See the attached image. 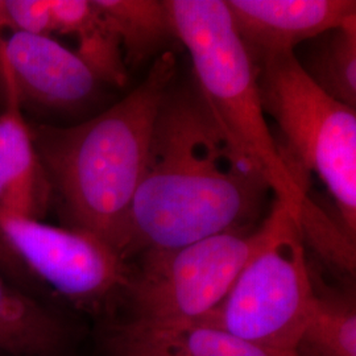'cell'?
Returning a JSON list of instances; mask_svg holds the SVG:
<instances>
[{"label": "cell", "instance_id": "9c48e42d", "mask_svg": "<svg viewBox=\"0 0 356 356\" xmlns=\"http://www.w3.org/2000/svg\"><path fill=\"white\" fill-rule=\"evenodd\" d=\"M231 22L257 65L294 51L356 16L351 0H227Z\"/></svg>", "mask_w": 356, "mask_h": 356}, {"label": "cell", "instance_id": "9a60e30c", "mask_svg": "<svg viewBox=\"0 0 356 356\" xmlns=\"http://www.w3.org/2000/svg\"><path fill=\"white\" fill-rule=\"evenodd\" d=\"M297 356H356L354 305L316 296Z\"/></svg>", "mask_w": 356, "mask_h": 356}, {"label": "cell", "instance_id": "277c9868", "mask_svg": "<svg viewBox=\"0 0 356 356\" xmlns=\"http://www.w3.org/2000/svg\"><path fill=\"white\" fill-rule=\"evenodd\" d=\"M256 66L263 110L280 129L284 164L305 193L306 173L321 178L338 209L341 229L355 242L356 110L319 89L294 51Z\"/></svg>", "mask_w": 356, "mask_h": 356}, {"label": "cell", "instance_id": "e0dca14e", "mask_svg": "<svg viewBox=\"0 0 356 356\" xmlns=\"http://www.w3.org/2000/svg\"><path fill=\"white\" fill-rule=\"evenodd\" d=\"M13 32L51 36L54 32L51 0H6Z\"/></svg>", "mask_w": 356, "mask_h": 356}, {"label": "cell", "instance_id": "30bf717a", "mask_svg": "<svg viewBox=\"0 0 356 356\" xmlns=\"http://www.w3.org/2000/svg\"><path fill=\"white\" fill-rule=\"evenodd\" d=\"M0 111V210L41 220L51 201V188L40 161L31 127L19 97L8 81L3 90Z\"/></svg>", "mask_w": 356, "mask_h": 356}, {"label": "cell", "instance_id": "8992f818", "mask_svg": "<svg viewBox=\"0 0 356 356\" xmlns=\"http://www.w3.org/2000/svg\"><path fill=\"white\" fill-rule=\"evenodd\" d=\"M261 239L232 229L188 245L145 251L143 264L127 286L135 321L176 323L201 321L223 302Z\"/></svg>", "mask_w": 356, "mask_h": 356}, {"label": "cell", "instance_id": "7c38bea8", "mask_svg": "<svg viewBox=\"0 0 356 356\" xmlns=\"http://www.w3.org/2000/svg\"><path fill=\"white\" fill-rule=\"evenodd\" d=\"M122 41L126 65L138 66L177 38L168 3L160 0H94Z\"/></svg>", "mask_w": 356, "mask_h": 356}, {"label": "cell", "instance_id": "6da1fadb", "mask_svg": "<svg viewBox=\"0 0 356 356\" xmlns=\"http://www.w3.org/2000/svg\"><path fill=\"white\" fill-rule=\"evenodd\" d=\"M267 181L232 149L198 90H170L128 216L124 259L242 229L261 210Z\"/></svg>", "mask_w": 356, "mask_h": 356}, {"label": "cell", "instance_id": "52a82bcc", "mask_svg": "<svg viewBox=\"0 0 356 356\" xmlns=\"http://www.w3.org/2000/svg\"><path fill=\"white\" fill-rule=\"evenodd\" d=\"M0 243L56 292L76 302L99 301L129 281L124 257L82 229L0 210Z\"/></svg>", "mask_w": 356, "mask_h": 356}, {"label": "cell", "instance_id": "8fae6325", "mask_svg": "<svg viewBox=\"0 0 356 356\" xmlns=\"http://www.w3.org/2000/svg\"><path fill=\"white\" fill-rule=\"evenodd\" d=\"M123 356H291L242 339L206 321H132L116 335Z\"/></svg>", "mask_w": 356, "mask_h": 356}, {"label": "cell", "instance_id": "4fadbf2b", "mask_svg": "<svg viewBox=\"0 0 356 356\" xmlns=\"http://www.w3.org/2000/svg\"><path fill=\"white\" fill-rule=\"evenodd\" d=\"M64 329L47 309L0 277V350L11 356H57Z\"/></svg>", "mask_w": 356, "mask_h": 356}, {"label": "cell", "instance_id": "7a4b0ae2", "mask_svg": "<svg viewBox=\"0 0 356 356\" xmlns=\"http://www.w3.org/2000/svg\"><path fill=\"white\" fill-rule=\"evenodd\" d=\"M176 69L175 54L164 51L136 89L101 114L70 127H31L67 227L98 236L123 257L131 204Z\"/></svg>", "mask_w": 356, "mask_h": 356}, {"label": "cell", "instance_id": "3957f363", "mask_svg": "<svg viewBox=\"0 0 356 356\" xmlns=\"http://www.w3.org/2000/svg\"><path fill=\"white\" fill-rule=\"evenodd\" d=\"M176 36L189 51L198 94L232 149L267 181L276 200L300 218L306 193L281 159L257 83V66L220 0H166Z\"/></svg>", "mask_w": 356, "mask_h": 356}, {"label": "cell", "instance_id": "5b68a950", "mask_svg": "<svg viewBox=\"0 0 356 356\" xmlns=\"http://www.w3.org/2000/svg\"><path fill=\"white\" fill-rule=\"evenodd\" d=\"M301 220L280 202L261 225V239L229 294L202 321L268 350L297 356L316 298Z\"/></svg>", "mask_w": 356, "mask_h": 356}, {"label": "cell", "instance_id": "ac0fdd59", "mask_svg": "<svg viewBox=\"0 0 356 356\" xmlns=\"http://www.w3.org/2000/svg\"><path fill=\"white\" fill-rule=\"evenodd\" d=\"M0 91H1V88H0ZM1 95H3V91H1ZM4 101V99H3Z\"/></svg>", "mask_w": 356, "mask_h": 356}, {"label": "cell", "instance_id": "5bb4252c", "mask_svg": "<svg viewBox=\"0 0 356 356\" xmlns=\"http://www.w3.org/2000/svg\"><path fill=\"white\" fill-rule=\"evenodd\" d=\"M296 56L307 76L332 99L356 110V16L305 42Z\"/></svg>", "mask_w": 356, "mask_h": 356}, {"label": "cell", "instance_id": "ba28073f", "mask_svg": "<svg viewBox=\"0 0 356 356\" xmlns=\"http://www.w3.org/2000/svg\"><path fill=\"white\" fill-rule=\"evenodd\" d=\"M4 61L20 106L44 113L79 111L95 101L102 85L76 51L51 36L13 32L4 41Z\"/></svg>", "mask_w": 356, "mask_h": 356}, {"label": "cell", "instance_id": "2e32d148", "mask_svg": "<svg viewBox=\"0 0 356 356\" xmlns=\"http://www.w3.org/2000/svg\"><path fill=\"white\" fill-rule=\"evenodd\" d=\"M69 36H76V56L102 83L123 88L128 81L122 41L91 0V8Z\"/></svg>", "mask_w": 356, "mask_h": 356}]
</instances>
